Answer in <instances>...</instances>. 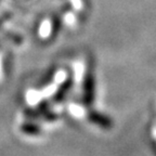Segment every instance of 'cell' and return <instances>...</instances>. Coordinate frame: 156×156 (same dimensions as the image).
<instances>
[{
	"label": "cell",
	"mask_w": 156,
	"mask_h": 156,
	"mask_svg": "<svg viewBox=\"0 0 156 156\" xmlns=\"http://www.w3.org/2000/svg\"><path fill=\"white\" fill-rule=\"evenodd\" d=\"M95 98V77L92 68H88L83 83V100L86 106H91Z\"/></svg>",
	"instance_id": "6da1fadb"
},
{
	"label": "cell",
	"mask_w": 156,
	"mask_h": 156,
	"mask_svg": "<svg viewBox=\"0 0 156 156\" xmlns=\"http://www.w3.org/2000/svg\"><path fill=\"white\" fill-rule=\"evenodd\" d=\"M87 118L91 124L100 127L102 129H106V130L111 129L114 126V120L107 114L99 112V111H94V110L89 111L87 114Z\"/></svg>",
	"instance_id": "7a4b0ae2"
},
{
	"label": "cell",
	"mask_w": 156,
	"mask_h": 156,
	"mask_svg": "<svg viewBox=\"0 0 156 156\" xmlns=\"http://www.w3.org/2000/svg\"><path fill=\"white\" fill-rule=\"evenodd\" d=\"M72 87H73V77H67L63 83L60 85V87L58 88V90L55 91L53 97V100L55 102H61L65 99V97L67 95V93L71 91Z\"/></svg>",
	"instance_id": "3957f363"
},
{
	"label": "cell",
	"mask_w": 156,
	"mask_h": 156,
	"mask_svg": "<svg viewBox=\"0 0 156 156\" xmlns=\"http://www.w3.org/2000/svg\"><path fill=\"white\" fill-rule=\"evenodd\" d=\"M21 131L25 134L28 136H39L41 133L42 129L41 127L39 126L36 122H25L21 126Z\"/></svg>",
	"instance_id": "277c9868"
}]
</instances>
